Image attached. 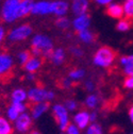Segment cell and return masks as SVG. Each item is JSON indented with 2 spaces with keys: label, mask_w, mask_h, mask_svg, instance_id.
<instances>
[{
  "label": "cell",
  "mask_w": 133,
  "mask_h": 134,
  "mask_svg": "<svg viewBox=\"0 0 133 134\" xmlns=\"http://www.w3.org/2000/svg\"><path fill=\"white\" fill-rule=\"evenodd\" d=\"M115 59L116 53L114 50L108 46H103L99 48L94 54L93 63L98 67H101V68H109L110 66L113 65Z\"/></svg>",
  "instance_id": "obj_2"
},
{
  "label": "cell",
  "mask_w": 133,
  "mask_h": 134,
  "mask_svg": "<svg viewBox=\"0 0 133 134\" xmlns=\"http://www.w3.org/2000/svg\"><path fill=\"white\" fill-rule=\"evenodd\" d=\"M71 26L76 32H80V31L88 29L91 26V16L87 13L77 15L71 21Z\"/></svg>",
  "instance_id": "obj_10"
},
{
  "label": "cell",
  "mask_w": 133,
  "mask_h": 134,
  "mask_svg": "<svg viewBox=\"0 0 133 134\" xmlns=\"http://www.w3.org/2000/svg\"><path fill=\"white\" fill-rule=\"evenodd\" d=\"M28 93V100L31 103H37V102H50L56 98V94L52 91H49L43 86L36 85L29 88Z\"/></svg>",
  "instance_id": "obj_3"
},
{
  "label": "cell",
  "mask_w": 133,
  "mask_h": 134,
  "mask_svg": "<svg viewBox=\"0 0 133 134\" xmlns=\"http://www.w3.org/2000/svg\"><path fill=\"white\" fill-rule=\"evenodd\" d=\"M85 88H86V91H88V92H93L94 91V88H95V84L94 83L90 80V81H86L85 82Z\"/></svg>",
  "instance_id": "obj_38"
},
{
  "label": "cell",
  "mask_w": 133,
  "mask_h": 134,
  "mask_svg": "<svg viewBox=\"0 0 133 134\" xmlns=\"http://www.w3.org/2000/svg\"><path fill=\"white\" fill-rule=\"evenodd\" d=\"M130 134H133V132H132V133H130Z\"/></svg>",
  "instance_id": "obj_44"
},
{
  "label": "cell",
  "mask_w": 133,
  "mask_h": 134,
  "mask_svg": "<svg viewBox=\"0 0 133 134\" xmlns=\"http://www.w3.org/2000/svg\"><path fill=\"white\" fill-rule=\"evenodd\" d=\"M20 0H4L1 10H0V17L7 24H12L17 20V11Z\"/></svg>",
  "instance_id": "obj_4"
},
{
  "label": "cell",
  "mask_w": 133,
  "mask_h": 134,
  "mask_svg": "<svg viewBox=\"0 0 133 134\" xmlns=\"http://www.w3.org/2000/svg\"><path fill=\"white\" fill-rule=\"evenodd\" d=\"M51 13V1H47V0H41L36 1L33 4L31 15H37V16H45Z\"/></svg>",
  "instance_id": "obj_11"
},
{
  "label": "cell",
  "mask_w": 133,
  "mask_h": 134,
  "mask_svg": "<svg viewBox=\"0 0 133 134\" xmlns=\"http://www.w3.org/2000/svg\"><path fill=\"white\" fill-rule=\"evenodd\" d=\"M131 25H130V21L127 19H119L117 25H116V29H117V31L119 32H127L129 29H130Z\"/></svg>",
  "instance_id": "obj_29"
},
{
  "label": "cell",
  "mask_w": 133,
  "mask_h": 134,
  "mask_svg": "<svg viewBox=\"0 0 133 134\" xmlns=\"http://www.w3.org/2000/svg\"><path fill=\"white\" fill-rule=\"evenodd\" d=\"M98 101H99L98 97L95 94H91L85 99V105L88 109H95L97 107V104H98Z\"/></svg>",
  "instance_id": "obj_27"
},
{
  "label": "cell",
  "mask_w": 133,
  "mask_h": 134,
  "mask_svg": "<svg viewBox=\"0 0 133 134\" xmlns=\"http://www.w3.org/2000/svg\"><path fill=\"white\" fill-rule=\"evenodd\" d=\"M95 3H97L98 5H102V7H107L108 4H110L111 2H113V0H94Z\"/></svg>",
  "instance_id": "obj_37"
},
{
  "label": "cell",
  "mask_w": 133,
  "mask_h": 134,
  "mask_svg": "<svg viewBox=\"0 0 133 134\" xmlns=\"http://www.w3.org/2000/svg\"><path fill=\"white\" fill-rule=\"evenodd\" d=\"M34 0H20L19 5H18V11H17V17L18 19L25 18L27 16L31 15L32 8L34 4Z\"/></svg>",
  "instance_id": "obj_16"
},
{
  "label": "cell",
  "mask_w": 133,
  "mask_h": 134,
  "mask_svg": "<svg viewBox=\"0 0 133 134\" xmlns=\"http://www.w3.org/2000/svg\"><path fill=\"white\" fill-rule=\"evenodd\" d=\"M32 121H33V118L31 117V115L29 113L24 112L21 113L17 118L14 120V129L17 131L18 133L20 134H25V133H28L32 127Z\"/></svg>",
  "instance_id": "obj_7"
},
{
  "label": "cell",
  "mask_w": 133,
  "mask_h": 134,
  "mask_svg": "<svg viewBox=\"0 0 133 134\" xmlns=\"http://www.w3.org/2000/svg\"><path fill=\"white\" fill-rule=\"evenodd\" d=\"M90 115H91V121H95L97 119V113L96 112L90 113Z\"/></svg>",
  "instance_id": "obj_40"
},
{
  "label": "cell",
  "mask_w": 133,
  "mask_h": 134,
  "mask_svg": "<svg viewBox=\"0 0 133 134\" xmlns=\"http://www.w3.org/2000/svg\"><path fill=\"white\" fill-rule=\"evenodd\" d=\"M119 63L124 67V72L127 76L133 75V54L128 55V57H123Z\"/></svg>",
  "instance_id": "obj_21"
},
{
  "label": "cell",
  "mask_w": 133,
  "mask_h": 134,
  "mask_svg": "<svg viewBox=\"0 0 133 134\" xmlns=\"http://www.w3.org/2000/svg\"><path fill=\"white\" fill-rule=\"evenodd\" d=\"M29 134H42L40 131H36V130H33V131H31Z\"/></svg>",
  "instance_id": "obj_42"
},
{
  "label": "cell",
  "mask_w": 133,
  "mask_h": 134,
  "mask_svg": "<svg viewBox=\"0 0 133 134\" xmlns=\"http://www.w3.org/2000/svg\"><path fill=\"white\" fill-rule=\"evenodd\" d=\"M35 78H36L35 72H28V75H26V79L28 81H34Z\"/></svg>",
  "instance_id": "obj_39"
},
{
  "label": "cell",
  "mask_w": 133,
  "mask_h": 134,
  "mask_svg": "<svg viewBox=\"0 0 133 134\" xmlns=\"http://www.w3.org/2000/svg\"><path fill=\"white\" fill-rule=\"evenodd\" d=\"M14 66V60L11 54L7 52L0 53V78L7 76L11 72Z\"/></svg>",
  "instance_id": "obj_9"
},
{
  "label": "cell",
  "mask_w": 133,
  "mask_h": 134,
  "mask_svg": "<svg viewBox=\"0 0 133 134\" xmlns=\"http://www.w3.org/2000/svg\"><path fill=\"white\" fill-rule=\"evenodd\" d=\"M73 82H74V81H73L69 77H67V78H64V79L62 80L61 85H62V87H63V88L68 90V88H70V87L73 86Z\"/></svg>",
  "instance_id": "obj_35"
},
{
  "label": "cell",
  "mask_w": 133,
  "mask_h": 134,
  "mask_svg": "<svg viewBox=\"0 0 133 134\" xmlns=\"http://www.w3.org/2000/svg\"><path fill=\"white\" fill-rule=\"evenodd\" d=\"M69 51H70V53H71L74 57H76V58H81V57L83 55V50H82L80 47H77V46L70 47V48H69Z\"/></svg>",
  "instance_id": "obj_33"
},
{
  "label": "cell",
  "mask_w": 133,
  "mask_h": 134,
  "mask_svg": "<svg viewBox=\"0 0 133 134\" xmlns=\"http://www.w3.org/2000/svg\"><path fill=\"white\" fill-rule=\"evenodd\" d=\"M129 117H130V119H131V121L133 122V105L130 108V110H129Z\"/></svg>",
  "instance_id": "obj_41"
},
{
  "label": "cell",
  "mask_w": 133,
  "mask_h": 134,
  "mask_svg": "<svg viewBox=\"0 0 133 134\" xmlns=\"http://www.w3.org/2000/svg\"><path fill=\"white\" fill-rule=\"evenodd\" d=\"M11 99L12 101H16V102H26V100H28V93L26 90L21 87H17L13 90L11 94Z\"/></svg>",
  "instance_id": "obj_20"
},
{
  "label": "cell",
  "mask_w": 133,
  "mask_h": 134,
  "mask_svg": "<svg viewBox=\"0 0 133 134\" xmlns=\"http://www.w3.org/2000/svg\"><path fill=\"white\" fill-rule=\"evenodd\" d=\"M124 85L126 88L128 90H132L133 88V75H129L127 76V78L124 81Z\"/></svg>",
  "instance_id": "obj_34"
},
{
  "label": "cell",
  "mask_w": 133,
  "mask_h": 134,
  "mask_svg": "<svg viewBox=\"0 0 133 134\" xmlns=\"http://www.w3.org/2000/svg\"><path fill=\"white\" fill-rule=\"evenodd\" d=\"M86 134H102V129L100 125L93 122L86 128Z\"/></svg>",
  "instance_id": "obj_30"
},
{
  "label": "cell",
  "mask_w": 133,
  "mask_h": 134,
  "mask_svg": "<svg viewBox=\"0 0 133 134\" xmlns=\"http://www.w3.org/2000/svg\"><path fill=\"white\" fill-rule=\"evenodd\" d=\"M91 122V115L87 111H79L74 115V124L78 126L80 130L87 128Z\"/></svg>",
  "instance_id": "obj_12"
},
{
  "label": "cell",
  "mask_w": 133,
  "mask_h": 134,
  "mask_svg": "<svg viewBox=\"0 0 133 134\" xmlns=\"http://www.w3.org/2000/svg\"><path fill=\"white\" fill-rule=\"evenodd\" d=\"M78 37L82 43H84V44H92L95 41V35L88 29L78 32Z\"/></svg>",
  "instance_id": "obj_23"
},
{
  "label": "cell",
  "mask_w": 133,
  "mask_h": 134,
  "mask_svg": "<svg viewBox=\"0 0 133 134\" xmlns=\"http://www.w3.org/2000/svg\"><path fill=\"white\" fill-rule=\"evenodd\" d=\"M27 104L25 102H16L12 101V103L7 109V118L11 121H14L17 117L27 111Z\"/></svg>",
  "instance_id": "obj_8"
},
{
  "label": "cell",
  "mask_w": 133,
  "mask_h": 134,
  "mask_svg": "<svg viewBox=\"0 0 133 134\" xmlns=\"http://www.w3.org/2000/svg\"><path fill=\"white\" fill-rule=\"evenodd\" d=\"M0 10H1V5H0Z\"/></svg>",
  "instance_id": "obj_43"
},
{
  "label": "cell",
  "mask_w": 133,
  "mask_h": 134,
  "mask_svg": "<svg viewBox=\"0 0 133 134\" xmlns=\"http://www.w3.org/2000/svg\"><path fill=\"white\" fill-rule=\"evenodd\" d=\"M49 59H50V61H51V63L53 65H57V66L62 65L64 63L65 59H66L65 50L63 48H61V47L53 49L51 54H50V57H49Z\"/></svg>",
  "instance_id": "obj_19"
},
{
  "label": "cell",
  "mask_w": 133,
  "mask_h": 134,
  "mask_svg": "<svg viewBox=\"0 0 133 134\" xmlns=\"http://www.w3.org/2000/svg\"><path fill=\"white\" fill-rule=\"evenodd\" d=\"M5 37H7V31L3 26L0 25V44L5 40Z\"/></svg>",
  "instance_id": "obj_36"
},
{
  "label": "cell",
  "mask_w": 133,
  "mask_h": 134,
  "mask_svg": "<svg viewBox=\"0 0 133 134\" xmlns=\"http://www.w3.org/2000/svg\"><path fill=\"white\" fill-rule=\"evenodd\" d=\"M65 134H80V129L75 124H69L65 129Z\"/></svg>",
  "instance_id": "obj_32"
},
{
  "label": "cell",
  "mask_w": 133,
  "mask_h": 134,
  "mask_svg": "<svg viewBox=\"0 0 133 134\" xmlns=\"http://www.w3.org/2000/svg\"><path fill=\"white\" fill-rule=\"evenodd\" d=\"M49 110V103L48 102H37V103H32L30 109V115L34 120L40 119L41 117Z\"/></svg>",
  "instance_id": "obj_13"
},
{
  "label": "cell",
  "mask_w": 133,
  "mask_h": 134,
  "mask_svg": "<svg viewBox=\"0 0 133 134\" xmlns=\"http://www.w3.org/2000/svg\"><path fill=\"white\" fill-rule=\"evenodd\" d=\"M54 49L53 42L48 35L35 34L31 38V54L35 57L49 58Z\"/></svg>",
  "instance_id": "obj_1"
},
{
  "label": "cell",
  "mask_w": 133,
  "mask_h": 134,
  "mask_svg": "<svg viewBox=\"0 0 133 134\" xmlns=\"http://www.w3.org/2000/svg\"><path fill=\"white\" fill-rule=\"evenodd\" d=\"M0 1H1V0H0Z\"/></svg>",
  "instance_id": "obj_45"
},
{
  "label": "cell",
  "mask_w": 133,
  "mask_h": 134,
  "mask_svg": "<svg viewBox=\"0 0 133 134\" xmlns=\"http://www.w3.org/2000/svg\"><path fill=\"white\" fill-rule=\"evenodd\" d=\"M90 1L88 0H73L70 4V10L74 15H81L88 12Z\"/></svg>",
  "instance_id": "obj_14"
},
{
  "label": "cell",
  "mask_w": 133,
  "mask_h": 134,
  "mask_svg": "<svg viewBox=\"0 0 133 134\" xmlns=\"http://www.w3.org/2000/svg\"><path fill=\"white\" fill-rule=\"evenodd\" d=\"M43 59L41 57H35L31 55V58L28 60V62L24 65L25 70L27 72H36L37 70L41 69V67L43 66Z\"/></svg>",
  "instance_id": "obj_17"
},
{
  "label": "cell",
  "mask_w": 133,
  "mask_h": 134,
  "mask_svg": "<svg viewBox=\"0 0 133 134\" xmlns=\"http://www.w3.org/2000/svg\"><path fill=\"white\" fill-rule=\"evenodd\" d=\"M85 76V70L82 68H75L73 70L69 71L68 77L73 80V81H80L81 79H83Z\"/></svg>",
  "instance_id": "obj_26"
},
{
  "label": "cell",
  "mask_w": 133,
  "mask_h": 134,
  "mask_svg": "<svg viewBox=\"0 0 133 134\" xmlns=\"http://www.w3.org/2000/svg\"><path fill=\"white\" fill-rule=\"evenodd\" d=\"M106 12L110 17L115 18V19H120L121 17H124V8L119 3L111 2L110 4L107 5V11Z\"/></svg>",
  "instance_id": "obj_18"
},
{
  "label": "cell",
  "mask_w": 133,
  "mask_h": 134,
  "mask_svg": "<svg viewBox=\"0 0 133 134\" xmlns=\"http://www.w3.org/2000/svg\"><path fill=\"white\" fill-rule=\"evenodd\" d=\"M64 105H65L66 109L68 110V112H74V111H76L77 108H78V103H77V101H75L74 99L66 100L65 103H64Z\"/></svg>",
  "instance_id": "obj_31"
},
{
  "label": "cell",
  "mask_w": 133,
  "mask_h": 134,
  "mask_svg": "<svg viewBox=\"0 0 133 134\" xmlns=\"http://www.w3.org/2000/svg\"><path fill=\"white\" fill-rule=\"evenodd\" d=\"M14 131V126L12 121L7 117L0 116V134H12Z\"/></svg>",
  "instance_id": "obj_22"
},
{
  "label": "cell",
  "mask_w": 133,
  "mask_h": 134,
  "mask_svg": "<svg viewBox=\"0 0 133 134\" xmlns=\"http://www.w3.org/2000/svg\"><path fill=\"white\" fill-rule=\"evenodd\" d=\"M68 2L64 0H57V1H51V13L54 14L57 17L59 16H65L69 10Z\"/></svg>",
  "instance_id": "obj_15"
},
{
  "label": "cell",
  "mask_w": 133,
  "mask_h": 134,
  "mask_svg": "<svg viewBox=\"0 0 133 134\" xmlns=\"http://www.w3.org/2000/svg\"><path fill=\"white\" fill-rule=\"evenodd\" d=\"M124 16L126 18H133V0H125L123 4Z\"/></svg>",
  "instance_id": "obj_25"
},
{
  "label": "cell",
  "mask_w": 133,
  "mask_h": 134,
  "mask_svg": "<svg viewBox=\"0 0 133 134\" xmlns=\"http://www.w3.org/2000/svg\"><path fill=\"white\" fill-rule=\"evenodd\" d=\"M52 114L57 121V125L61 131H65V129L68 127L69 122V112L62 103H56L52 105Z\"/></svg>",
  "instance_id": "obj_6"
},
{
  "label": "cell",
  "mask_w": 133,
  "mask_h": 134,
  "mask_svg": "<svg viewBox=\"0 0 133 134\" xmlns=\"http://www.w3.org/2000/svg\"><path fill=\"white\" fill-rule=\"evenodd\" d=\"M64 134H65V133H64Z\"/></svg>",
  "instance_id": "obj_46"
},
{
  "label": "cell",
  "mask_w": 133,
  "mask_h": 134,
  "mask_svg": "<svg viewBox=\"0 0 133 134\" xmlns=\"http://www.w3.org/2000/svg\"><path fill=\"white\" fill-rule=\"evenodd\" d=\"M31 51H29V50H23V51L18 52L17 54V60H18V63L20 65H25L28 60L31 58Z\"/></svg>",
  "instance_id": "obj_28"
},
{
  "label": "cell",
  "mask_w": 133,
  "mask_h": 134,
  "mask_svg": "<svg viewBox=\"0 0 133 134\" xmlns=\"http://www.w3.org/2000/svg\"><path fill=\"white\" fill-rule=\"evenodd\" d=\"M33 33V28L29 24H23L13 28L8 34V41L10 43H19L28 40Z\"/></svg>",
  "instance_id": "obj_5"
},
{
  "label": "cell",
  "mask_w": 133,
  "mask_h": 134,
  "mask_svg": "<svg viewBox=\"0 0 133 134\" xmlns=\"http://www.w3.org/2000/svg\"><path fill=\"white\" fill-rule=\"evenodd\" d=\"M54 25L60 30H67L71 26V21L66 16H59L54 21Z\"/></svg>",
  "instance_id": "obj_24"
}]
</instances>
